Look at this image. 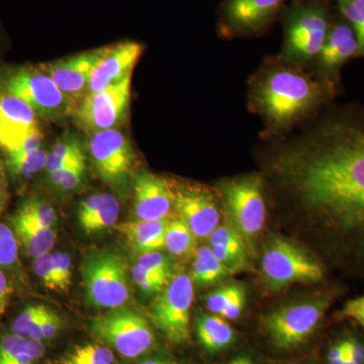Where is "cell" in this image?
<instances>
[{
    "label": "cell",
    "mask_w": 364,
    "mask_h": 364,
    "mask_svg": "<svg viewBox=\"0 0 364 364\" xmlns=\"http://www.w3.org/2000/svg\"><path fill=\"white\" fill-rule=\"evenodd\" d=\"M268 193L331 264L364 280V105L330 104L256 151Z\"/></svg>",
    "instance_id": "1"
},
{
    "label": "cell",
    "mask_w": 364,
    "mask_h": 364,
    "mask_svg": "<svg viewBox=\"0 0 364 364\" xmlns=\"http://www.w3.org/2000/svg\"><path fill=\"white\" fill-rule=\"evenodd\" d=\"M340 83L267 57L248 80L247 107L260 117L262 142L279 140L315 117L338 95Z\"/></svg>",
    "instance_id": "2"
},
{
    "label": "cell",
    "mask_w": 364,
    "mask_h": 364,
    "mask_svg": "<svg viewBox=\"0 0 364 364\" xmlns=\"http://www.w3.org/2000/svg\"><path fill=\"white\" fill-rule=\"evenodd\" d=\"M282 49L277 57L284 63L312 71L334 16L323 0H293L279 14Z\"/></svg>",
    "instance_id": "3"
},
{
    "label": "cell",
    "mask_w": 364,
    "mask_h": 364,
    "mask_svg": "<svg viewBox=\"0 0 364 364\" xmlns=\"http://www.w3.org/2000/svg\"><path fill=\"white\" fill-rule=\"evenodd\" d=\"M0 90L21 98L45 121H61L75 111L74 105L40 65L0 64Z\"/></svg>",
    "instance_id": "4"
},
{
    "label": "cell",
    "mask_w": 364,
    "mask_h": 364,
    "mask_svg": "<svg viewBox=\"0 0 364 364\" xmlns=\"http://www.w3.org/2000/svg\"><path fill=\"white\" fill-rule=\"evenodd\" d=\"M224 210L244 242L252 247L267 220V188L261 172L226 178L218 184Z\"/></svg>",
    "instance_id": "5"
},
{
    "label": "cell",
    "mask_w": 364,
    "mask_h": 364,
    "mask_svg": "<svg viewBox=\"0 0 364 364\" xmlns=\"http://www.w3.org/2000/svg\"><path fill=\"white\" fill-rule=\"evenodd\" d=\"M335 291L310 301H299L282 306L263 318L262 327L275 348L291 351L315 333L335 299Z\"/></svg>",
    "instance_id": "6"
},
{
    "label": "cell",
    "mask_w": 364,
    "mask_h": 364,
    "mask_svg": "<svg viewBox=\"0 0 364 364\" xmlns=\"http://www.w3.org/2000/svg\"><path fill=\"white\" fill-rule=\"evenodd\" d=\"M85 294L95 308L114 309L126 305L131 296L126 257L114 250L90 253L82 264Z\"/></svg>",
    "instance_id": "7"
},
{
    "label": "cell",
    "mask_w": 364,
    "mask_h": 364,
    "mask_svg": "<svg viewBox=\"0 0 364 364\" xmlns=\"http://www.w3.org/2000/svg\"><path fill=\"white\" fill-rule=\"evenodd\" d=\"M90 330L112 350L126 358H136L150 350L154 333L147 318L133 309L121 306L93 318Z\"/></svg>",
    "instance_id": "8"
},
{
    "label": "cell",
    "mask_w": 364,
    "mask_h": 364,
    "mask_svg": "<svg viewBox=\"0 0 364 364\" xmlns=\"http://www.w3.org/2000/svg\"><path fill=\"white\" fill-rule=\"evenodd\" d=\"M261 268L265 284L273 291L296 282H321L325 277L317 260L280 237H272L265 245Z\"/></svg>",
    "instance_id": "9"
},
{
    "label": "cell",
    "mask_w": 364,
    "mask_h": 364,
    "mask_svg": "<svg viewBox=\"0 0 364 364\" xmlns=\"http://www.w3.org/2000/svg\"><path fill=\"white\" fill-rule=\"evenodd\" d=\"M287 0H223L218 11V33L223 39H250L267 33Z\"/></svg>",
    "instance_id": "10"
},
{
    "label": "cell",
    "mask_w": 364,
    "mask_h": 364,
    "mask_svg": "<svg viewBox=\"0 0 364 364\" xmlns=\"http://www.w3.org/2000/svg\"><path fill=\"white\" fill-rule=\"evenodd\" d=\"M193 282L184 273L174 275L151 308L153 323L169 341L188 343L191 340V309Z\"/></svg>",
    "instance_id": "11"
},
{
    "label": "cell",
    "mask_w": 364,
    "mask_h": 364,
    "mask_svg": "<svg viewBox=\"0 0 364 364\" xmlns=\"http://www.w3.org/2000/svg\"><path fill=\"white\" fill-rule=\"evenodd\" d=\"M132 75L123 81L87 95L74 111L76 126L87 135L117 129L128 119Z\"/></svg>",
    "instance_id": "12"
},
{
    "label": "cell",
    "mask_w": 364,
    "mask_h": 364,
    "mask_svg": "<svg viewBox=\"0 0 364 364\" xmlns=\"http://www.w3.org/2000/svg\"><path fill=\"white\" fill-rule=\"evenodd\" d=\"M91 161L102 181L124 189L136 163V154L128 136L112 129L90 135L88 144Z\"/></svg>",
    "instance_id": "13"
},
{
    "label": "cell",
    "mask_w": 364,
    "mask_h": 364,
    "mask_svg": "<svg viewBox=\"0 0 364 364\" xmlns=\"http://www.w3.org/2000/svg\"><path fill=\"white\" fill-rule=\"evenodd\" d=\"M174 210L196 235L208 238L220 226L224 210L219 191L198 183L171 181Z\"/></svg>",
    "instance_id": "14"
},
{
    "label": "cell",
    "mask_w": 364,
    "mask_h": 364,
    "mask_svg": "<svg viewBox=\"0 0 364 364\" xmlns=\"http://www.w3.org/2000/svg\"><path fill=\"white\" fill-rule=\"evenodd\" d=\"M105 51L102 47L39 65L76 109L87 95L91 76Z\"/></svg>",
    "instance_id": "15"
},
{
    "label": "cell",
    "mask_w": 364,
    "mask_h": 364,
    "mask_svg": "<svg viewBox=\"0 0 364 364\" xmlns=\"http://www.w3.org/2000/svg\"><path fill=\"white\" fill-rule=\"evenodd\" d=\"M359 57V45L355 33L343 16L333 18L329 33L312 69L316 77L340 83V72L347 62Z\"/></svg>",
    "instance_id": "16"
},
{
    "label": "cell",
    "mask_w": 364,
    "mask_h": 364,
    "mask_svg": "<svg viewBox=\"0 0 364 364\" xmlns=\"http://www.w3.org/2000/svg\"><path fill=\"white\" fill-rule=\"evenodd\" d=\"M133 208L136 220L165 219L174 210L171 181L142 169L133 181Z\"/></svg>",
    "instance_id": "17"
},
{
    "label": "cell",
    "mask_w": 364,
    "mask_h": 364,
    "mask_svg": "<svg viewBox=\"0 0 364 364\" xmlns=\"http://www.w3.org/2000/svg\"><path fill=\"white\" fill-rule=\"evenodd\" d=\"M143 52L144 46L134 41H124L105 47L104 56L91 76L87 95L107 90L132 75Z\"/></svg>",
    "instance_id": "18"
},
{
    "label": "cell",
    "mask_w": 364,
    "mask_h": 364,
    "mask_svg": "<svg viewBox=\"0 0 364 364\" xmlns=\"http://www.w3.org/2000/svg\"><path fill=\"white\" fill-rule=\"evenodd\" d=\"M40 117L28 104L0 90V150L14 152L26 136L40 128Z\"/></svg>",
    "instance_id": "19"
},
{
    "label": "cell",
    "mask_w": 364,
    "mask_h": 364,
    "mask_svg": "<svg viewBox=\"0 0 364 364\" xmlns=\"http://www.w3.org/2000/svg\"><path fill=\"white\" fill-rule=\"evenodd\" d=\"M121 213V205L114 195L109 193L87 196L80 203L77 219L86 234L104 231L116 225Z\"/></svg>",
    "instance_id": "20"
},
{
    "label": "cell",
    "mask_w": 364,
    "mask_h": 364,
    "mask_svg": "<svg viewBox=\"0 0 364 364\" xmlns=\"http://www.w3.org/2000/svg\"><path fill=\"white\" fill-rule=\"evenodd\" d=\"M169 221L168 218L154 221L136 220L119 225L117 230L136 251L142 254L153 252L165 247V233Z\"/></svg>",
    "instance_id": "21"
},
{
    "label": "cell",
    "mask_w": 364,
    "mask_h": 364,
    "mask_svg": "<svg viewBox=\"0 0 364 364\" xmlns=\"http://www.w3.org/2000/svg\"><path fill=\"white\" fill-rule=\"evenodd\" d=\"M11 226L18 244L31 258L42 257L54 247L57 233L53 228L41 227L16 212L11 217Z\"/></svg>",
    "instance_id": "22"
},
{
    "label": "cell",
    "mask_w": 364,
    "mask_h": 364,
    "mask_svg": "<svg viewBox=\"0 0 364 364\" xmlns=\"http://www.w3.org/2000/svg\"><path fill=\"white\" fill-rule=\"evenodd\" d=\"M213 253L230 269L239 267L245 257V242L235 228L222 225L208 237Z\"/></svg>",
    "instance_id": "23"
},
{
    "label": "cell",
    "mask_w": 364,
    "mask_h": 364,
    "mask_svg": "<svg viewBox=\"0 0 364 364\" xmlns=\"http://www.w3.org/2000/svg\"><path fill=\"white\" fill-rule=\"evenodd\" d=\"M43 342L25 338L16 334L0 338V364H36L44 356Z\"/></svg>",
    "instance_id": "24"
},
{
    "label": "cell",
    "mask_w": 364,
    "mask_h": 364,
    "mask_svg": "<svg viewBox=\"0 0 364 364\" xmlns=\"http://www.w3.org/2000/svg\"><path fill=\"white\" fill-rule=\"evenodd\" d=\"M198 340L205 350L218 352L233 343L235 332L221 316H203L196 325Z\"/></svg>",
    "instance_id": "25"
},
{
    "label": "cell",
    "mask_w": 364,
    "mask_h": 364,
    "mask_svg": "<svg viewBox=\"0 0 364 364\" xmlns=\"http://www.w3.org/2000/svg\"><path fill=\"white\" fill-rule=\"evenodd\" d=\"M233 270L218 259L212 249L203 246L196 251L191 279L198 286H210L229 277Z\"/></svg>",
    "instance_id": "26"
},
{
    "label": "cell",
    "mask_w": 364,
    "mask_h": 364,
    "mask_svg": "<svg viewBox=\"0 0 364 364\" xmlns=\"http://www.w3.org/2000/svg\"><path fill=\"white\" fill-rule=\"evenodd\" d=\"M85 157V147L80 138L76 134L65 133L48 152L44 169L46 176Z\"/></svg>",
    "instance_id": "27"
},
{
    "label": "cell",
    "mask_w": 364,
    "mask_h": 364,
    "mask_svg": "<svg viewBox=\"0 0 364 364\" xmlns=\"http://www.w3.org/2000/svg\"><path fill=\"white\" fill-rule=\"evenodd\" d=\"M48 152L44 148L21 155H6L7 174L14 181L26 182L45 169Z\"/></svg>",
    "instance_id": "28"
},
{
    "label": "cell",
    "mask_w": 364,
    "mask_h": 364,
    "mask_svg": "<svg viewBox=\"0 0 364 364\" xmlns=\"http://www.w3.org/2000/svg\"><path fill=\"white\" fill-rule=\"evenodd\" d=\"M196 236L183 220L169 221L165 233V248L176 257H186L196 250Z\"/></svg>",
    "instance_id": "29"
},
{
    "label": "cell",
    "mask_w": 364,
    "mask_h": 364,
    "mask_svg": "<svg viewBox=\"0 0 364 364\" xmlns=\"http://www.w3.org/2000/svg\"><path fill=\"white\" fill-rule=\"evenodd\" d=\"M48 309L49 308L43 305L26 306L25 310L14 318L11 324V331L18 336L42 342L41 326Z\"/></svg>",
    "instance_id": "30"
},
{
    "label": "cell",
    "mask_w": 364,
    "mask_h": 364,
    "mask_svg": "<svg viewBox=\"0 0 364 364\" xmlns=\"http://www.w3.org/2000/svg\"><path fill=\"white\" fill-rule=\"evenodd\" d=\"M16 213L47 229H52L57 221V214L51 203L38 196L26 198Z\"/></svg>",
    "instance_id": "31"
},
{
    "label": "cell",
    "mask_w": 364,
    "mask_h": 364,
    "mask_svg": "<svg viewBox=\"0 0 364 364\" xmlns=\"http://www.w3.org/2000/svg\"><path fill=\"white\" fill-rule=\"evenodd\" d=\"M86 173V157L76 160L67 166L62 167L48 174V181L54 188L63 193L76 191L82 184Z\"/></svg>",
    "instance_id": "32"
},
{
    "label": "cell",
    "mask_w": 364,
    "mask_h": 364,
    "mask_svg": "<svg viewBox=\"0 0 364 364\" xmlns=\"http://www.w3.org/2000/svg\"><path fill=\"white\" fill-rule=\"evenodd\" d=\"M336 7L340 16L353 28L358 41L359 57H364V0H351Z\"/></svg>",
    "instance_id": "33"
},
{
    "label": "cell",
    "mask_w": 364,
    "mask_h": 364,
    "mask_svg": "<svg viewBox=\"0 0 364 364\" xmlns=\"http://www.w3.org/2000/svg\"><path fill=\"white\" fill-rule=\"evenodd\" d=\"M243 287L238 284H228L215 289L205 299V304L208 311L214 315L221 316L222 313L231 305L237 299L245 296Z\"/></svg>",
    "instance_id": "34"
},
{
    "label": "cell",
    "mask_w": 364,
    "mask_h": 364,
    "mask_svg": "<svg viewBox=\"0 0 364 364\" xmlns=\"http://www.w3.org/2000/svg\"><path fill=\"white\" fill-rule=\"evenodd\" d=\"M80 364H114L112 349L104 343H87L79 346L70 354Z\"/></svg>",
    "instance_id": "35"
},
{
    "label": "cell",
    "mask_w": 364,
    "mask_h": 364,
    "mask_svg": "<svg viewBox=\"0 0 364 364\" xmlns=\"http://www.w3.org/2000/svg\"><path fill=\"white\" fill-rule=\"evenodd\" d=\"M18 260V242L14 230L0 223V268L11 267Z\"/></svg>",
    "instance_id": "36"
},
{
    "label": "cell",
    "mask_w": 364,
    "mask_h": 364,
    "mask_svg": "<svg viewBox=\"0 0 364 364\" xmlns=\"http://www.w3.org/2000/svg\"><path fill=\"white\" fill-rule=\"evenodd\" d=\"M132 277H133L136 286L140 287L145 293L151 294L162 291L171 280L168 277H164V275L159 274V273L144 269L138 264L134 265L132 268Z\"/></svg>",
    "instance_id": "37"
},
{
    "label": "cell",
    "mask_w": 364,
    "mask_h": 364,
    "mask_svg": "<svg viewBox=\"0 0 364 364\" xmlns=\"http://www.w3.org/2000/svg\"><path fill=\"white\" fill-rule=\"evenodd\" d=\"M136 264L144 269L159 273L170 279H173V268H172L171 262L164 254L159 251L142 254Z\"/></svg>",
    "instance_id": "38"
},
{
    "label": "cell",
    "mask_w": 364,
    "mask_h": 364,
    "mask_svg": "<svg viewBox=\"0 0 364 364\" xmlns=\"http://www.w3.org/2000/svg\"><path fill=\"white\" fill-rule=\"evenodd\" d=\"M54 261L55 277H56L57 289L58 291H67L71 286L72 259L66 252L52 253Z\"/></svg>",
    "instance_id": "39"
},
{
    "label": "cell",
    "mask_w": 364,
    "mask_h": 364,
    "mask_svg": "<svg viewBox=\"0 0 364 364\" xmlns=\"http://www.w3.org/2000/svg\"><path fill=\"white\" fill-rule=\"evenodd\" d=\"M33 269L46 289L49 291H58L52 253L46 254L42 257L35 259Z\"/></svg>",
    "instance_id": "40"
},
{
    "label": "cell",
    "mask_w": 364,
    "mask_h": 364,
    "mask_svg": "<svg viewBox=\"0 0 364 364\" xmlns=\"http://www.w3.org/2000/svg\"><path fill=\"white\" fill-rule=\"evenodd\" d=\"M337 317L354 321L364 329V294L345 303Z\"/></svg>",
    "instance_id": "41"
},
{
    "label": "cell",
    "mask_w": 364,
    "mask_h": 364,
    "mask_svg": "<svg viewBox=\"0 0 364 364\" xmlns=\"http://www.w3.org/2000/svg\"><path fill=\"white\" fill-rule=\"evenodd\" d=\"M63 328V321L56 313L53 312L51 309H48L42 326H41V339L42 342L45 340L55 338Z\"/></svg>",
    "instance_id": "42"
},
{
    "label": "cell",
    "mask_w": 364,
    "mask_h": 364,
    "mask_svg": "<svg viewBox=\"0 0 364 364\" xmlns=\"http://www.w3.org/2000/svg\"><path fill=\"white\" fill-rule=\"evenodd\" d=\"M11 200V186L4 160H0V215L6 212Z\"/></svg>",
    "instance_id": "43"
},
{
    "label": "cell",
    "mask_w": 364,
    "mask_h": 364,
    "mask_svg": "<svg viewBox=\"0 0 364 364\" xmlns=\"http://www.w3.org/2000/svg\"><path fill=\"white\" fill-rule=\"evenodd\" d=\"M347 337L337 340L330 346L327 353V364H346Z\"/></svg>",
    "instance_id": "44"
},
{
    "label": "cell",
    "mask_w": 364,
    "mask_h": 364,
    "mask_svg": "<svg viewBox=\"0 0 364 364\" xmlns=\"http://www.w3.org/2000/svg\"><path fill=\"white\" fill-rule=\"evenodd\" d=\"M349 358L354 364H364V342L356 336L347 337Z\"/></svg>",
    "instance_id": "45"
},
{
    "label": "cell",
    "mask_w": 364,
    "mask_h": 364,
    "mask_svg": "<svg viewBox=\"0 0 364 364\" xmlns=\"http://www.w3.org/2000/svg\"><path fill=\"white\" fill-rule=\"evenodd\" d=\"M11 293H13V287L11 286V282L2 268H0V316L6 311Z\"/></svg>",
    "instance_id": "46"
},
{
    "label": "cell",
    "mask_w": 364,
    "mask_h": 364,
    "mask_svg": "<svg viewBox=\"0 0 364 364\" xmlns=\"http://www.w3.org/2000/svg\"><path fill=\"white\" fill-rule=\"evenodd\" d=\"M245 303L246 294L237 299L231 305L228 306L226 310L222 313L221 317L226 318V320H236V318L240 317L242 312H243Z\"/></svg>",
    "instance_id": "47"
},
{
    "label": "cell",
    "mask_w": 364,
    "mask_h": 364,
    "mask_svg": "<svg viewBox=\"0 0 364 364\" xmlns=\"http://www.w3.org/2000/svg\"><path fill=\"white\" fill-rule=\"evenodd\" d=\"M138 364H181L166 358H148Z\"/></svg>",
    "instance_id": "48"
},
{
    "label": "cell",
    "mask_w": 364,
    "mask_h": 364,
    "mask_svg": "<svg viewBox=\"0 0 364 364\" xmlns=\"http://www.w3.org/2000/svg\"><path fill=\"white\" fill-rule=\"evenodd\" d=\"M237 360H238V364H255L250 358H243V356L237 358Z\"/></svg>",
    "instance_id": "49"
},
{
    "label": "cell",
    "mask_w": 364,
    "mask_h": 364,
    "mask_svg": "<svg viewBox=\"0 0 364 364\" xmlns=\"http://www.w3.org/2000/svg\"><path fill=\"white\" fill-rule=\"evenodd\" d=\"M323 1L328 2V4H336V6H338V4H344V2H348L351 1V0H323Z\"/></svg>",
    "instance_id": "50"
},
{
    "label": "cell",
    "mask_w": 364,
    "mask_h": 364,
    "mask_svg": "<svg viewBox=\"0 0 364 364\" xmlns=\"http://www.w3.org/2000/svg\"><path fill=\"white\" fill-rule=\"evenodd\" d=\"M228 364H238V360L236 359H234V360H232L231 363H229Z\"/></svg>",
    "instance_id": "51"
},
{
    "label": "cell",
    "mask_w": 364,
    "mask_h": 364,
    "mask_svg": "<svg viewBox=\"0 0 364 364\" xmlns=\"http://www.w3.org/2000/svg\"><path fill=\"white\" fill-rule=\"evenodd\" d=\"M289 364H298V363H289Z\"/></svg>",
    "instance_id": "52"
},
{
    "label": "cell",
    "mask_w": 364,
    "mask_h": 364,
    "mask_svg": "<svg viewBox=\"0 0 364 364\" xmlns=\"http://www.w3.org/2000/svg\"><path fill=\"white\" fill-rule=\"evenodd\" d=\"M0 33H1V31H0Z\"/></svg>",
    "instance_id": "53"
}]
</instances>
